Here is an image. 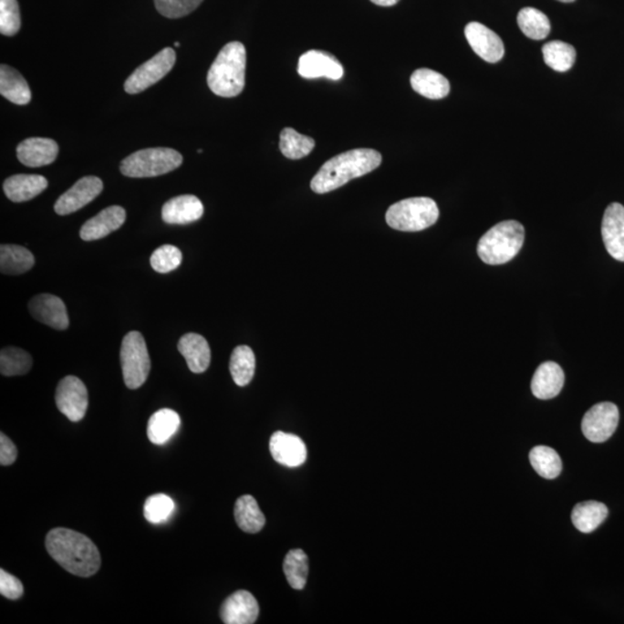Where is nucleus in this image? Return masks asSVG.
<instances>
[{
  "mask_svg": "<svg viewBox=\"0 0 624 624\" xmlns=\"http://www.w3.org/2000/svg\"><path fill=\"white\" fill-rule=\"evenodd\" d=\"M120 363L124 383L129 389L137 390L145 384L151 371V359L140 332L131 331L124 337L120 347Z\"/></svg>",
  "mask_w": 624,
  "mask_h": 624,
  "instance_id": "obj_7",
  "label": "nucleus"
},
{
  "mask_svg": "<svg viewBox=\"0 0 624 624\" xmlns=\"http://www.w3.org/2000/svg\"><path fill=\"white\" fill-rule=\"evenodd\" d=\"M56 405L69 421L79 422L88 409V391L76 376L64 377L56 390Z\"/></svg>",
  "mask_w": 624,
  "mask_h": 624,
  "instance_id": "obj_9",
  "label": "nucleus"
},
{
  "mask_svg": "<svg viewBox=\"0 0 624 624\" xmlns=\"http://www.w3.org/2000/svg\"><path fill=\"white\" fill-rule=\"evenodd\" d=\"M468 45L479 57L488 63H497L504 56V45L492 29L480 23H470L465 27Z\"/></svg>",
  "mask_w": 624,
  "mask_h": 624,
  "instance_id": "obj_13",
  "label": "nucleus"
},
{
  "mask_svg": "<svg viewBox=\"0 0 624 624\" xmlns=\"http://www.w3.org/2000/svg\"><path fill=\"white\" fill-rule=\"evenodd\" d=\"M380 163L381 155L375 150L344 151L323 164L311 180V190L319 194L331 192L352 180L374 172Z\"/></svg>",
  "mask_w": 624,
  "mask_h": 624,
  "instance_id": "obj_2",
  "label": "nucleus"
},
{
  "mask_svg": "<svg viewBox=\"0 0 624 624\" xmlns=\"http://www.w3.org/2000/svg\"><path fill=\"white\" fill-rule=\"evenodd\" d=\"M439 216V206L432 198L416 197L393 203L385 219L396 231L421 232L435 224Z\"/></svg>",
  "mask_w": 624,
  "mask_h": 624,
  "instance_id": "obj_5",
  "label": "nucleus"
},
{
  "mask_svg": "<svg viewBox=\"0 0 624 624\" xmlns=\"http://www.w3.org/2000/svg\"><path fill=\"white\" fill-rule=\"evenodd\" d=\"M33 317L42 324L58 331H64L69 325L67 307L59 297L52 294H40L29 302Z\"/></svg>",
  "mask_w": 624,
  "mask_h": 624,
  "instance_id": "obj_14",
  "label": "nucleus"
},
{
  "mask_svg": "<svg viewBox=\"0 0 624 624\" xmlns=\"http://www.w3.org/2000/svg\"><path fill=\"white\" fill-rule=\"evenodd\" d=\"M543 55L545 63L557 72L569 71L576 60L575 47L562 41L546 43Z\"/></svg>",
  "mask_w": 624,
  "mask_h": 624,
  "instance_id": "obj_35",
  "label": "nucleus"
},
{
  "mask_svg": "<svg viewBox=\"0 0 624 624\" xmlns=\"http://www.w3.org/2000/svg\"><path fill=\"white\" fill-rule=\"evenodd\" d=\"M33 366V359L26 350L17 347H6L0 353V372L3 376L27 374Z\"/></svg>",
  "mask_w": 624,
  "mask_h": 624,
  "instance_id": "obj_36",
  "label": "nucleus"
},
{
  "mask_svg": "<svg viewBox=\"0 0 624 624\" xmlns=\"http://www.w3.org/2000/svg\"><path fill=\"white\" fill-rule=\"evenodd\" d=\"M246 50L241 42L225 45L207 73V85L220 98H236L245 86Z\"/></svg>",
  "mask_w": 624,
  "mask_h": 624,
  "instance_id": "obj_3",
  "label": "nucleus"
},
{
  "mask_svg": "<svg viewBox=\"0 0 624 624\" xmlns=\"http://www.w3.org/2000/svg\"><path fill=\"white\" fill-rule=\"evenodd\" d=\"M602 240L606 250L619 262H624V206L610 203L602 220Z\"/></svg>",
  "mask_w": 624,
  "mask_h": 624,
  "instance_id": "obj_15",
  "label": "nucleus"
},
{
  "mask_svg": "<svg viewBox=\"0 0 624 624\" xmlns=\"http://www.w3.org/2000/svg\"><path fill=\"white\" fill-rule=\"evenodd\" d=\"M284 572L290 587L294 589L305 588L309 574V561L302 549H293L286 555L284 561Z\"/></svg>",
  "mask_w": 624,
  "mask_h": 624,
  "instance_id": "obj_34",
  "label": "nucleus"
},
{
  "mask_svg": "<svg viewBox=\"0 0 624 624\" xmlns=\"http://www.w3.org/2000/svg\"><path fill=\"white\" fill-rule=\"evenodd\" d=\"M558 2H562V3H572V2H575V0H558Z\"/></svg>",
  "mask_w": 624,
  "mask_h": 624,
  "instance_id": "obj_44",
  "label": "nucleus"
},
{
  "mask_svg": "<svg viewBox=\"0 0 624 624\" xmlns=\"http://www.w3.org/2000/svg\"><path fill=\"white\" fill-rule=\"evenodd\" d=\"M370 2L379 6L390 7L396 5V4L399 3V0H370Z\"/></svg>",
  "mask_w": 624,
  "mask_h": 624,
  "instance_id": "obj_43",
  "label": "nucleus"
},
{
  "mask_svg": "<svg viewBox=\"0 0 624 624\" xmlns=\"http://www.w3.org/2000/svg\"><path fill=\"white\" fill-rule=\"evenodd\" d=\"M411 88L422 97L441 99L448 97L450 82L441 73L431 68H419L411 77Z\"/></svg>",
  "mask_w": 624,
  "mask_h": 624,
  "instance_id": "obj_24",
  "label": "nucleus"
},
{
  "mask_svg": "<svg viewBox=\"0 0 624 624\" xmlns=\"http://www.w3.org/2000/svg\"><path fill=\"white\" fill-rule=\"evenodd\" d=\"M273 459L281 465L298 467L307 461V446L300 437L293 433L276 432L270 440Z\"/></svg>",
  "mask_w": 624,
  "mask_h": 624,
  "instance_id": "obj_18",
  "label": "nucleus"
},
{
  "mask_svg": "<svg viewBox=\"0 0 624 624\" xmlns=\"http://www.w3.org/2000/svg\"><path fill=\"white\" fill-rule=\"evenodd\" d=\"M127 220V212L120 206L104 208L94 218L89 219L82 225L80 231L81 240L90 242L101 240L120 229Z\"/></svg>",
  "mask_w": 624,
  "mask_h": 624,
  "instance_id": "obj_19",
  "label": "nucleus"
},
{
  "mask_svg": "<svg viewBox=\"0 0 624 624\" xmlns=\"http://www.w3.org/2000/svg\"><path fill=\"white\" fill-rule=\"evenodd\" d=\"M46 548L60 567L79 577H90L101 567V555L93 541L68 528L57 527L47 533Z\"/></svg>",
  "mask_w": 624,
  "mask_h": 624,
  "instance_id": "obj_1",
  "label": "nucleus"
},
{
  "mask_svg": "<svg viewBox=\"0 0 624 624\" xmlns=\"http://www.w3.org/2000/svg\"><path fill=\"white\" fill-rule=\"evenodd\" d=\"M619 420L618 406L613 402H600L584 415L582 431L592 443H604L617 431Z\"/></svg>",
  "mask_w": 624,
  "mask_h": 624,
  "instance_id": "obj_10",
  "label": "nucleus"
},
{
  "mask_svg": "<svg viewBox=\"0 0 624 624\" xmlns=\"http://www.w3.org/2000/svg\"><path fill=\"white\" fill-rule=\"evenodd\" d=\"M183 260L181 250L173 245H162L156 249L151 255V265L158 273H166L176 270Z\"/></svg>",
  "mask_w": 624,
  "mask_h": 624,
  "instance_id": "obj_38",
  "label": "nucleus"
},
{
  "mask_svg": "<svg viewBox=\"0 0 624 624\" xmlns=\"http://www.w3.org/2000/svg\"><path fill=\"white\" fill-rule=\"evenodd\" d=\"M21 27L20 8L17 0H0V33L15 36Z\"/></svg>",
  "mask_w": 624,
  "mask_h": 624,
  "instance_id": "obj_39",
  "label": "nucleus"
},
{
  "mask_svg": "<svg viewBox=\"0 0 624 624\" xmlns=\"http://www.w3.org/2000/svg\"><path fill=\"white\" fill-rule=\"evenodd\" d=\"M183 163V156L179 151L166 147L146 149L134 151L120 163V172L132 179H147L166 175Z\"/></svg>",
  "mask_w": 624,
  "mask_h": 624,
  "instance_id": "obj_6",
  "label": "nucleus"
},
{
  "mask_svg": "<svg viewBox=\"0 0 624 624\" xmlns=\"http://www.w3.org/2000/svg\"><path fill=\"white\" fill-rule=\"evenodd\" d=\"M102 181L97 176L82 177L71 189L63 193L55 203L58 215H68L88 205L102 192Z\"/></svg>",
  "mask_w": 624,
  "mask_h": 624,
  "instance_id": "obj_11",
  "label": "nucleus"
},
{
  "mask_svg": "<svg viewBox=\"0 0 624 624\" xmlns=\"http://www.w3.org/2000/svg\"><path fill=\"white\" fill-rule=\"evenodd\" d=\"M180 427V415L175 411L162 409L151 416L147 424V436L151 443L162 445L175 435Z\"/></svg>",
  "mask_w": 624,
  "mask_h": 624,
  "instance_id": "obj_26",
  "label": "nucleus"
},
{
  "mask_svg": "<svg viewBox=\"0 0 624 624\" xmlns=\"http://www.w3.org/2000/svg\"><path fill=\"white\" fill-rule=\"evenodd\" d=\"M175 510V503L166 494H155L147 498L144 505V515L147 522L161 524L167 522Z\"/></svg>",
  "mask_w": 624,
  "mask_h": 624,
  "instance_id": "obj_37",
  "label": "nucleus"
},
{
  "mask_svg": "<svg viewBox=\"0 0 624 624\" xmlns=\"http://www.w3.org/2000/svg\"><path fill=\"white\" fill-rule=\"evenodd\" d=\"M17 450L13 442L5 433H0V463L2 466H10L16 461Z\"/></svg>",
  "mask_w": 624,
  "mask_h": 624,
  "instance_id": "obj_42",
  "label": "nucleus"
},
{
  "mask_svg": "<svg viewBox=\"0 0 624 624\" xmlns=\"http://www.w3.org/2000/svg\"><path fill=\"white\" fill-rule=\"evenodd\" d=\"M565 385V372L555 362H545L533 376L531 389L536 398L548 400L558 396Z\"/></svg>",
  "mask_w": 624,
  "mask_h": 624,
  "instance_id": "obj_21",
  "label": "nucleus"
},
{
  "mask_svg": "<svg viewBox=\"0 0 624 624\" xmlns=\"http://www.w3.org/2000/svg\"><path fill=\"white\" fill-rule=\"evenodd\" d=\"M203 214L201 199L192 194L172 198L162 207V220L168 224L196 223Z\"/></svg>",
  "mask_w": 624,
  "mask_h": 624,
  "instance_id": "obj_20",
  "label": "nucleus"
},
{
  "mask_svg": "<svg viewBox=\"0 0 624 624\" xmlns=\"http://www.w3.org/2000/svg\"><path fill=\"white\" fill-rule=\"evenodd\" d=\"M0 94L17 106H26L32 99L28 82L15 68L5 64L0 67Z\"/></svg>",
  "mask_w": 624,
  "mask_h": 624,
  "instance_id": "obj_25",
  "label": "nucleus"
},
{
  "mask_svg": "<svg viewBox=\"0 0 624 624\" xmlns=\"http://www.w3.org/2000/svg\"><path fill=\"white\" fill-rule=\"evenodd\" d=\"M34 264V255L24 246L13 244L0 246V271L3 275H23L32 270Z\"/></svg>",
  "mask_w": 624,
  "mask_h": 624,
  "instance_id": "obj_29",
  "label": "nucleus"
},
{
  "mask_svg": "<svg viewBox=\"0 0 624 624\" xmlns=\"http://www.w3.org/2000/svg\"><path fill=\"white\" fill-rule=\"evenodd\" d=\"M179 350L183 355L189 369L194 374L205 372L211 364V348L207 340L197 333H188L181 338Z\"/></svg>",
  "mask_w": 624,
  "mask_h": 624,
  "instance_id": "obj_22",
  "label": "nucleus"
},
{
  "mask_svg": "<svg viewBox=\"0 0 624 624\" xmlns=\"http://www.w3.org/2000/svg\"><path fill=\"white\" fill-rule=\"evenodd\" d=\"M203 0H154L156 10L169 19H179L197 10Z\"/></svg>",
  "mask_w": 624,
  "mask_h": 624,
  "instance_id": "obj_40",
  "label": "nucleus"
},
{
  "mask_svg": "<svg viewBox=\"0 0 624 624\" xmlns=\"http://www.w3.org/2000/svg\"><path fill=\"white\" fill-rule=\"evenodd\" d=\"M525 240V229L518 221L509 220L494 225L478 244V255L489 265H502L519 254Z\"/></svg>",
  "mask_w": 624,
  "mask_h": 624,
  "instance_id": "obj_4",
  "label": "nucleus"
},
{
  "mask_svg": "<svg viewBox=\"0 0 624 624\" xmlns=\"http://www.w3.org/2000/svg\"><path fill=\"white\" fill-rule=\"evenodd\" d=\"M229 370L238 387H246L253 380L255 370V358L248 346H238L232 354Z\"/></svg>",
  "mask_w": 624,
  "mask_h": 624,
  "instance_id": "obj_30",
  "label": "nucleus"
},
{
  "mask_svg": "<svg viewBox=\"0 0 624 624\" xmlns=\"http://www.w3.org/2000/svg\"><path fill=\"white\" fill-rule=\"evenodd\" d=\"M520 30L531 40H545L550 33V21L545 13L535 7H525L518 13Z\"/></svg>",
  "mask_w": 624,
  "mask_h": 624,
  "instance_id": "obj_31",
  "label": "nucleus"
},
{
  "mask_svg": "<svg viewBox=\"0 0 624 624\" xmlns=\"http://www.w3.org/2000/svg\"><path fill=\"white\" fill-rule=\"evenodd\" d=\"M608 515V508L604 503L588 501L578 503L572 510L571 520L578 531L588 535L596 531Z\"/></svg>",
  "mask_w": 624,
  "mask_h": 624,
  "instance_id": "obj_27",
  "label": "nucleus"
},
{
  "mask_svg": "<svg viewBox=\"0 0 624 624\" xmlns=\"http://www.w3.org/2000/svg\"><path fill=\"white\" fill-rule=\"evenodd\" d=\"M175 47H180V43H179V42H176V43H175Z\"/></svg>",
  "mask_w": 624,
  "mask_h": 624,
  "instance_id": "obj_45",
  "label": "nucleus"
},
{
  "mask_svg": "<svg viewBox=\"0 0 624 624\" xmlns=\"http://www.w3.org/2000/svg\"><path fill=\"white\" fill-rule=\"evenodd\" d=\"M59 153L57 142L50 138H28L16 147L17 160L24 166L38 168L55 162Z\"/></svg>",
  "mask_w": 624,
  "mask_h": 624,
  "instance_id": "obj_17",
  "label": "nucleus"
},
{
  "mask_svg": "<svg viewBox=\"0 0 624 624\" xmlns=\"http://www.w3.org/2000/svg\"><path fill=\"white\" fill-rule=\"evenodd\" d=\"M0 595L10 600H17L24 596L23 583L4 569L0 570Z\"/></svg>",
  "mask_w": 624,
  "mask_h": 624,
  "instance_id": "obj_41",
  "label": "nucleus"
},
{
  "mask_svg": "<svg viewBox=\"0 0 624 624\" xmlns=\"http://www.w3.org/2000/svg\"><path fill=\"white\" fill-rule=\"evenodd\" d=\"M315 145L314 139L298 133L292 128H286L280 133V151L287 159L306 158L315 149Z\"/></svg>",
  "mask_w": 624,
  "mask_h": 624,
  "instance_id": "obj_33",
  "label": "nucleus"
},
{
  "mask_svg": "<svg viewBox=\"0 0 624 624\" xmlns=\"http://www.w3.org/2000/svg\"><path fill=\"white\" fill-rule=\"evenodd\" d=\"M259 605L250 592L241 589L224 600L220 617L225 624H253L257 621Z\"/></svg>",
  "mask_w": 624,
  "mask_h": 624,
  "instance_id": "obj_16",
  "label": "nucleus"
},
{
  "mask_svg": "<svg viewBox=\"0 0 624 624\" xmlns=\"http://www.w3.org/2000/svg\"><path fill=\"white\" fill-rule=\"evenodd\" d=\"M176 62V52L172 47H166L140 65L125 81L124 89L128 94L144 92L151 86L156 84L172 71Z\"/></svg>",
  "mask_w": 624,
  "mask_h": 624,
  "instance_id": "obj_8",
  "label": "nucleus"
},
{
  "mask_svg": "<svg viewBox=\"0 0 624 624\" xmlns=\"http://www.w3.org/2000/svg\"><path fill=\"white\" fill-rule=\"evenodd\" d=\"M298 75L305 79L327 78L329 80H340L344 77V68L335 56L322 50H309L298 60Z\"/></svg>",
  "mask_w": 624,
  "mask_h": 624,
  "instance_id": "obj_12",
  "label": "nucleus"
},
{
  "mask_svg": "<svg viewBox=\"0 0 624 624\" xmlns=\"http://www.w3.org/2000/svg\"><path fill=\"white\" fill-rule=\"evenodd\" d=\"M234 515H235L238 527L243 532L255 535V533L262 531L263 527L265 526V515H264L257 501L253 496L244 495L238 498L235 503Z\"/></svg>",
  "mask_w": 624,
  "mask_h": 624,
  "instance_id": "obj_28",
  "label": "nucleus"
},
{
  "mask_svg": "<svg viewBox=\"0 0 624 624\" xmlns=\"http://www.w3.org/2000/svg\"><path fill=\"white\" fill-rule=\"evenodd\" d=\"M47 188V181L41 175L19 173V175L8 177L4 182V192L10 201L15 203L28 202L37 197Z\"/></svg>",
  "mask_w": 624,
  "mask_h": 624,
  "instance_id": "obj_23",
  "label": "nucleus"
},
{
  "mask_svg": "<svg viewBox=\"0 0 624 624\" xmlns=\"http://www.w3.org/2000/svg\"><path fill=\"white\" fill-rule=\"evenodd\" d=\"M530 462L537 474L547 480L556 479L562 472V461L556 451L539 445L532 449Z\"/></svg>",
  "mask_w": 624,
  "mask_h": 624,
  "instance_id": "obj_32",
  "label": "nucleus"
}]
</instances>
